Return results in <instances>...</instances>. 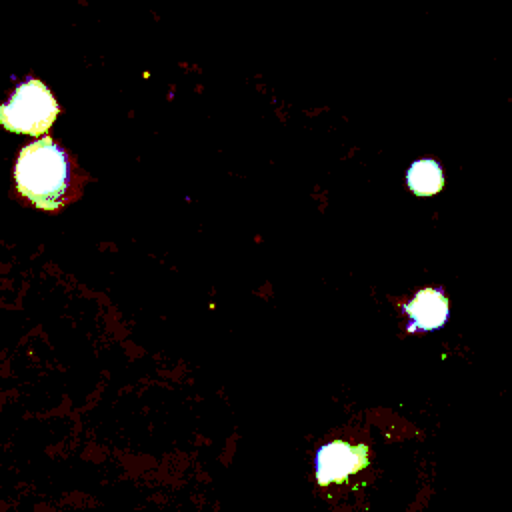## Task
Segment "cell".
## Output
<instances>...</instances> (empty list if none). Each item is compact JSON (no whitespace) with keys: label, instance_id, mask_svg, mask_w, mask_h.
<instances>
[{"label":"cell","instance_id":"3957f363","mask_svg":"<svg viewBox=\"0 0 512 512\" xmlns=\"http://www.w3.org/2000/svg\"><path fill=\"white\" fill-rule=\"evenodd\" d=\"M368 466L370 450L366 444L330 440L322 444L314 454V478L320 488L342 486Z\"/></svg>","mask_w":512,"mask_h":512},{"label":"cell","instance_id":"7a4b0ae2","mask_svg":"<svg viewBox=\"0 0 512 512\" xmlns=\"http://www.w3.org/2000/svg\"><path fill=\"white\" fill-rule=\"evenodd\" d=\"M58 112L60 106L48 86L28 76L14 88L10 98L0 104V124L12 134L42 138L58 118Z\"/></svg>","mask_w":512,"mask_h":512},{"label":"cell","instance_id":"277c9868","mask_svg":"<svg viewBox=\"0 0 512 512\" xmlns=\"http://www.w3.org/2000/svg\"><path fill=\"white\" fill-rule=\"evenodd\" d=\"M408 324V332H430L446 324L448 320V300L438 288H424L416 292L402 308Z\"/></svg>","mask_w":512,"mask_h":512},{"label":"cell","instance_id":"6da1fadb","mask_svg":"<svg viewBox=\"0 0 512 512\" xmlns=\"http://www.w3.org/2000/svg\"><path fill=\"white\" fill-rule=\"evenodd\" d=\"M18 192L40 210H56L70 184V162L66 152L42 136L26 144L14 166Z\"/></svg>","mask_w":512,"mask_h":512},{"label":"cell","instance_id":"5b68a950","mask_svg":"<svg viewBox=\"0 0 512 512\" xmlns=\"http://www.w3.org/2000/svg\"><path fill=\"white\" fill-rule=\"evenodd\" d=\"M408 188L418 196H434L444 186V174L436 160H416L406 172Z\"/></svg>","mask_w":512,"mask_h":512}]
</instances>
